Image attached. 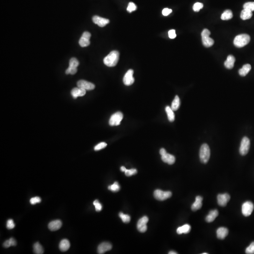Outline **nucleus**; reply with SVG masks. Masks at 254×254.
<instances>
[{
    "label": "nucleus",
    "mask_w": 254,
    "mask_h": 254,
    "mask_svg": "<svg viewBox=\"0 0 254 254\" xmlns=\"http://www.w3.org/2000/svg\"><path fill=\"white\" fill-rule=\"evenodd\" d=\"M232 17H233V14L231 10L227 9L224 11L223 14H222L221 19L223 20H228L232 19Z\"/></svg>",
    "instance_id": "obj_30"
},
{
    "label": "nucleus",
    "mask_w": 254,
    "mask_h": 254,
    "mask_svg": "<svg viewBox=\"0 0 254 254\" xmlns=\"http://www.w3.org/2000/svg\"><path fill=\"white\" fill-rule=\"evenodd\" d=\"M126 169V168L125 167H124V166H122V167H121V171H122V172L125 171Z\"/></svg>",
    "instance_id": "obj_48"
},
{
    "label": "nucleus",
    "mask_w": 254,
    "mask_h": 254,
    "mask_svg": "<svg viewBox=\"0 0 254 254\" xmlns=\"http://www.w3.org/2000/svg\"><path fill=\"white\" fill-rule=\"evenodd\" d=\"M172 12V10L171 9H169L168 8H165L163 9L162 13H163V15L165 16H167L168 15L171 14Z\"/></svg>",
    "instance_id": "obj_44"
},
{
    "label": "nucleus",
    "mask_w": 254,
    "mask_h": 254,
    "mask_svg": "<svg viewBox=\"0 0 254 254\" xmlns=\"http://www.w3.org/2000/svg\"><path fill=\"white\" fill-rule=\"evenodd\" d=\"M134 71L133 70L130 69L127 71L123 77V81L124 84L126 86H130L132 84L135 79L133 77Z\"/></svg>",
    "instance_id": "obj_11"
},
{
    "label": "nucleus",
    "mask_w": 254,
    "mask_h": 254,
    "mask_svg": "<svg viewBox=\"0 0 254 254\" xmlns=\"http://www.w3.org/2000/svg\"><path fill=\"white\" fill-rule=\"evenodd\" d=\"M229 231L227 228L224 227L219 228L217 231V235L218 239L224 240L228 235Z\"/></svg>",
    "instance_id": "obj_21"
},
{
    "label": "nucleus",
    "mask_w": 254,
    "mask_h": 254,
    "mask_svg": "<svg viewBox=\"0 0 254 254\" xmlns=\"http://www.w3.org/2000/svg\"><path fill=\"white\" fill-rule=\"evenodd\" d=\"M11 240V243H12V246H15L17 244L16 241L13 238H11L9 239Z\"/></svg>",
    "instance_id": "obj_46"
},
{
    "label": "nucleus",
    "mask_w": 254,
    "mask_h": 254,
    "mask_svg": "<svg viewBox=\"0 0 254 254\" xmlns=\"http://www.w3.org/2000/svg\"><path fill=\"white\" fill-rule=\"evenodd\" d=\"M254 204L251 201H246L242 206V213L245 217H248L252 214L254 209Z\"/></svg>",
    "instance_id": "obj_9"
},
{
    "label": "nucleus",
    "mask_w": 254,
    "mask_h": 254,
    "mask_svg": "<svg viewBox=\"0 0 254 254\" xmlns=\"http://www.w3.org/2000/svg\"><path fill=\"white\" fill-rule=\"evenodd\" d=\"M41 199L39 197H35L32 198L31 199L30 202L32 205H35L37 203H40L41 202Z\"/></svg>",
    "instance_id": "obj_42"
},
{
    "label": "nucleus",
    "mask_w": 254,
    "mask_h": 254,
    "mask_svg": "<svg viewBox=\"0 0 254 254\" xmlns=\"http://www.w3.org/2000/svg\"><path fill=\"white\" fill-rule=\"evenodd\" d=\"M218 216V211L217 209L209 211V214L206 217V221L208 223H211L215 220Z\"/></svg>",
    "instance_id": "obj_22"
},
{
    "label": "nucleus",
    "mask_w": 254,
    "mask_h": 254,
    "mask_svg": "<svg viewBox=\"0 0 254 254\" xmlns=\"http://www.w3.org/2000/svg\"><path fill=\"white\" fill-rule=\"evenodd\" d=\"M123 118V114L120 112L114 113L111 116L110 119H109V125L112 126L119 125Z\"/></svg>",
    "instance_id": "obj_8"
},
{
    "label": "nucleus",
    "mask_w": 254,
    "mask_h": 254,
    "mask_svg": "<svg viewBox=\"0 0 254 254\" xmlns=\"http://www.w3.org/2000/svg\"><path fill=\"white\" fill-rule=\"evenodd\" d=\"M210 34V32L207 29H204L201 33L202 43L203 45L207 48L210 47L214 43V41L213 39L209 37Z\"/></svg>",
    "instance_id": "obj_4"
},
{
    "label": "nucleus",
    "mask_w": 254,
    "mask_h": 254,
    "mask_svg": "<svg viewBox=\"0 0 254 254\" xmlns=\"http://www.w3.org/2000/svg\"><path fill=\"white\" fill-rule=\"evenodd\" d=\"M91 34L88 32H84L79 41V44L82 47H86L90 44L89 39L91 38Z\"/></svg>",
    "instance_id": "obj_12"
},
{
    "label": "nucleus",
    "mask_w": 254,
    "mask_h": 254,
    "mask_svg": "<svg viewBox=\"0 0 254 254\" xmlns=\"http://www.w3.org/2000/svg\"><path fill=\"white\" fill-rule=\"evenodd\" d=\"M3 246L5 248H8L10 247L11 246H12V243H11V240H6L4 242L3 244Z\"/></svg>",
    "instance_id": "obj_45"
},
{
    "label": "nucleus",
    "mask_w": 254,
    "mask_h": 254,
    "mask_svg": "<svg viewBox=\"0 0 254 254\" xmlns=\"http://www.w3.org/2000/svg\"><path fill=\"white\" fill-rule=\"evenodd\" d=\"M153 195L156 200L163 201L171 198L172 196V193L170 191H163L157 189L154 191Z\"/></svg>",
    "instance_id": "obj_5"
},
{
    "label": "nucleus",
    "mask_w": 254,
    "mask_h": 254,
    "mask_svg": "<svg viewBox=\"0 0 254 254\" xmlns=\"http://www.w3.org/2000/svg\"><path fill=\"white\" fill-rule=\"evenodd\" d=\"M167 153V152H166V150H165L164 148H161L160 149V153L161 156L163 155L164 154H165V153Z\"/></svg>",
    "instance_id": "obj_47"
},
{
    "label": "nucleus",
    "mask_w": 254,
    "mask_h": 254,
    "mask_svg": "<svg viewBox=\"0 0 254 254\" xmlns=\"http://www.w3.org/2000/svg\"><path fill=\"white\" fill-rule=\"evenodd\" d=\"M15 224H14L13 220L9 219L8 220L7 222V225H6L7 228L9 229V230H11V229H12L14 228L15 227Z\"/></svg>",
    "instance_id": "obj_40"
},
{
    "label": "nucleus",
    "mask_w": 254,
    "mask_h": 254,
    "mask_svg": "<svg viewBox=\"0 0 254 254\" xmlns=\"http://www.w3.org/2000/svg\"><path fill=\"white\" fill-rule=\"evenodd\" d=\"M112 248V245L110 243L104 242L99 245L98 248V253L99 254H104L105 252L110 250Z\"/></svg>",
    "instance_id": "obj_16"
},
{
    "label": "nucleus",
    "mask_w": 254,
    "mask_h": 254,
    "mask_svg": "<svg viewBox=\"0 0 254 254\" xmlns=\"http://www.w3.org/2000/svg\"><path fill=\"white\" fill-rule=\"evenodd\" d=\"M137 169L132 168L130 169H126L125 171V175L127 176H132L134 175L135 174H137Z\"/></svg>",
    "instance_id": "obj_37"
},
{
    "label": "nucleus",
    "mask_w": 254,
    "mask_h": 254,
    "mask_svg": "<svg viewBox=\"0 0 254 254\" xmlns=\"http://www.w3.org/2000/svg\"><path fill=\"white\" fill-rule=\"evenodd\" d=\"M250 41V35L247 34H241L236 36L233 41L235 46L242 48L248 44Z\"/></svg>",
    "instance_id": "obj_2"
},
{
    "label": "nucleus",
    "mask_w": 254,
    "mask_h": 254,
    "mask_svg": "<svg viewBox=\"0 0 254 254\" xmlns=\"http://www.w3.org/2000/svg\"><path fill=\"white\" fill-rule=\"evenodd\" d=\"M253 14L251 11L244 9L240 13V18L243 20L248 19L252 17Z\"/></svg>",
    "instance_id": "obj_26"
},
{
    "label": "nucleus",
    "mask_w": 254,
    "mask_h": 254,
    "mask_svg": "<svg viewBox=\"0 0 254 254\" xmlns=\"http://www.w3.org/2000/svg\"><path fill=\"white\" fill-rule=\"evenodd\" d=\"M251 66L250 64H246L243 66L242 68L239 70V74L241 76H245L250 71Z\"/></svg>",
    "instance_id": "obj_27"
},
{
    "label": "nucleus",
    "mask_w": 254,
    "mask_h": 254,
    "mask_svg": "<svg viewBox=\"0 0 254 254\" xmlns=\"http://www.w3.org/2000/svg\"><path fill=\"white\" fill-rule=\"evenodd\" d=\"M62 223L60 220H56L50 222L48 225V228L51 231H55L59 230L61 227Z\"/></svg>",
    "instance_id": "obj_20"
},
{
    "label": "nucleus",
    "mask_w": 254,
    "mask_h": 254,
    "mask_svg": "<svg viewBox=\"0 0 254 254\" xmlns=\"http://www.w3.org/2000/svg\"><path fill=\"white\" fill-rule=\"evenodd\" d=\"M94 205L95 206L96 210V211H100L102 210V205L99 202L98 200H95L93 202Z\"/></svg>",
    "instance_id": "obj_41"
},
{
    "label": "nucleus",
    "mask_w": 254,
    "mask_h": 254,
    "mask_svg": "<svg viewBox=\"0 0 254 254\" xmlns=\"http://www.w3.org/2000/svg\"><path fill=\"white\" fill-rule=\"evenodd\" d=\"M79 65L78 60L75 58H73L69 61V65L65 71L66 74H71L72 75L76 74L77 72V67Z\"/></svg>",
    "instance_id": "obj_7"
},
{
    "label": "nucleus",
    "mask_w": 254,
    "mask_h": 254,
    "mask_svg": "<svg viewBox=\"0 0 254 254\" xmlns=\"http://www.w3.org/2000/svg\"><path fill=\"white\" fill-rule=\"evenodd\" d=\"M34 252L35 254H42L44 253V250L42 245L39 242H36L33 246Z\"/></svg>",
    "instance_id": "obj_31"
},
{
    "label": "nucleus",
    "mask_w": 254,
    "mask_h": 254,
    "mask_svg": "<svg viewBox=\"0 0 254 254\" xmlns=\"http://www.w3.org/2000/svg\"><path fill=\"white\" fill-rule=\"evenodd\" d=\"M235 61V57L232 55H229L226 60L224 62V65L225 68L228 69H232L234 67Z\"/></svg>",
    "instance_id": "obj_23"
},
{
    "label": "nucleus",
    "mask_w": 254,
    "mask_h": 254,
    "mask_svg": "<svg viewBox=\"0 0 254 254\" xmlns=\"http://www.w3.org/2000/svg\"><path fill=\"white\" fill-rule=\"evenodd\" d=\"M148 217L146 216H144L138 220V222L137 223V229L139 232L144 233L147 231L148 227L146 224L148 223Z\"/></svg>",
    "instance_id": "obj_10"
},
{
    "label": "nucleus",
    "mask_w": 254,
    "mask_h": 254,
    "mask_svg": "<svg viewBox=\"0 0 254 254\" xmlns=\"http://www.w3.org/2000/svg\"><path fill=\"white\" fill-rule=\"evenodd\" d=\"M243 8L253 12L254 11V2H248L244 4Z\"/></svg>",
    "instance_id": "obj_34"
},
{
    "label": "nucleus",
    "mask_w": 254,
    "mask_h": 254,
    "mask_svg": "<svg viewBox=\"0 0 254 254\" xmlns=\"http://www.w3.org/2000/svg\"><path fill=\"white\" fill-rule=\"evenodd\" d=\"M168 254H177L178 253L177 252H175V251H169L168 252Z\"/></svg>",
    "instance_id": "obj_49"
},
{
    "label": "nucleus",
    "mask_w": 254,
    "mask_h": 254,
    "mask_svg": "<svg viewBox=\"0 0 254 254\" xmlns=\"http://www.w3.org/2000/svg\"><path fill=\"white\" fill-rule=\"evenodd\" d=\"M210 156V150L208 145L204 144L201 146L200 150V159L201 162L206 164L208 163Z\"/></svg>",
    "instance_id": "obj_3"
},
{
    "label": "nucleus",
    "mask_w": 254,
    "mask_h": 254,
    "mask_svg": "<svg viewBox=\"0 0 254 254\" xmlns=\"http://www.w3.org/2000/svg\"><path fill=\"white\" fill-rule=\"evenodd\" d=\"M180 106V99L178 96H176L174 100L172 102L171 108L174 111L178 110Z\"/></svg>",
    "instance_id": "obj_28"
},
{
    "label": "nucleus",
    "mask_w": 254,
    "mask_h": 254,
    "mask_svg": "<svg viewBox=\"0 0 254 254\" xmlns=\"http://www.w3.org/2000/svg\"><path fill=\"white\" fill-rule=\"evenodd\" d=\"M203 7V4L200 2H196L193 6V9L194 12H198Z\"/></svg>",
    "instance_id": "obj_38"
},
{
    "label": "nucleus",
    "mask_w": 254,
    "mask_h": 254,
    "mask_svg": "<svg viewBox=\"0 0 254 254\" xmlns=\"http://www.w3.org/2000/svg\"><path fill=\"white\" fill-rule=\"evenodd\" d=\"M250 143L249 138L247 137H244L241 140L240 148V153L241 155H245L248 153L250 150Z\"/></svg>",
    "instance_id": "obj_6"
},
{
    "label": "nucleus",
    "mask_w": 254,
    "mask_h": 254,
    "mask_svg": "<svg viewBox=\"0 0 254 254\" xmlns=\"http://www.w3.org/2000/svg\"><path fill=\"white\" fill-rule=\"evenodd\" d=\"M77 86L80 88L83 89L86 91H91L95 89V85L92 83L85 80H80L77 83Z\"/></svg>",
    "instance_id": "obj_14"
},
{
    "label": "nucleus",
    "mask_w": 254,
    "mask_h": 254,
    "mask_svg": "<svg viewBox=\"0 0 254 254\" xmlns=\"http://www.w3.org/2000/svg\"><path fill=\"white\" fill-rule=\"evenodd\" d=\"M119 216L124 223H128L130 222V217L129 215L124 214L123 213L121 212L119 213Z\"/></svg>",
    "instance_id": "obj_33"
},
{
    "label": "nucleus",
    "mask_w": 254,
    "mask_h": 254,
    "mask_svg": "<svg viewBox=\"0 0 254 254\" xmlns=\"http://www.w3.org/2000/svg\"><path fill=\"white\" fill-rule=\"evenodd\" d=\"M217 202L221 207L226 206L230 200V196L228 194H219L217 195Z\"/></svg>",
    "instance_id": "obj_13"
},
{
    "label": "nucleus",
    "mask_w": 254,
    "mask_h": 254,
    "mask_svg": "<svg viewBox=\"0 0 254 254\" xmlns=\"http://www.w3.org/2000/svg\"><path fill=\"white\" fill-rule=\"evenodd\" d=\"M106 143H105V142H101V143H99L95 146L94 150L95 151H99V150H101L102 149L106 148Z\"/></svg>",
    "instance_id": "obj_39"
},
{
    "label": "nucleus",
    "mask_w": 254,
    "mask_h": 254,
    "mask_svg": "<svg viewBox=\"0 0 254 254\" xmlns=\"http://www.w3.org/2000/svg\"><path fill=\"white\" fill-rule=\"evenodd\" d=\"M86 91L80 88H74L71 91V95L73 99H76L78 96H83L86 94Z\"/></svg>",
    "instance_id": "obj_17"
},
{
    "label": "nucleus",
    "mask_w": 254,
    "mask_h": 254,
    "mask_svg": "<svg viewBox=\"0 0 254 254\" xmlns=\"http://www.w3.org/2000/svg\"><path fill=\"white\" fill-rule=\"evenodd\" d=\"M136 9H137V6H136L135 4H134L133 2H130L129 3V5H128L127 10L128 12L131 13L132 12L136 11Z\"/></svg>",
    "instance_id": "obj_35"
},
{
    "label": "nucleus",
    "mask_w": 254,
    "mask_h": 254,
    "mask_svg": "<svg viewBox=\"0 0 254 254\" xmlns=\"http://www.w3.org/2000/svg\"><path fill=\"white\" fill-rule=\"evenodd\" d=\"M70 247V243L67 239H64L59 243V249L62 252H65L69 250Z\"/></svg>",
    "instance_id": "obj_24"
},
{
    "label": "nucleus",
    "mask_w": 254,
    "mask_h": 254,
    "mask_svg": "<svg viewBox=\"0 0 254 254\" xmlns=\"http://www.w3.org/2000/svg\"><path fill=\"white\" fill-rule=\"evenodd\" d=\"M92 20L94 23L98 24L99 27H105L110 22L108 19H104L103 17H100L98 16H94L92 17Z\"/></svg>",
    "instance_id": "obj_15"
},
{
    "label": "nucleus",
    "mask_w": 254,
    "mask_h": 254,
    "mask_svg": "<svg viewBox=\"0 0 254 254\" xmlns=\"http://www.w3.org/2000/svg\"><path fill=\"white\" fill-rule=\"evenodd\" d=\"M191 230V227L188 224H186L185 225L179 227L176 230V232L178 235H181L183 233L187 234L190 232Z\"/></svg>",
    "instance_id": "obj_25"
},
{
    "label": "nucleus",
    "mask_w": 254,
    "mask_h": 254,
    "mask_svg": "<svg viewBox=\"0 0 254 254\" xmlns=\"http://www.w3.org/2000/svg\"><path fill=\"white\" fill-rule=\"evenodd\" d=\"M245 252L247 254H254V241L252 242L248 247L247 248Z\"/></svg>",
    "instance_id": "obj_36"
},
{
    "label": "nucleus",
    "mask_w": 254,
    "mask_h": 254,
    "mask_svg": "<svg viewBox=\"0 0 254 254\" xmlns=\"http://www.w3.org/2000/svg\"><path fill=\"white\" fill-rule=\"evenodd\" d=\"M202 200H203V198L201 196H197L195 199V202H194L191 205V210L194 211H196L201 209L202 207Z\"/></svg>",
    "instance_id": "obj_18"
},
{
    "label": "nucleus",
    "mask_w": 254,
    "mask_h": 254,
    "mask_svg": "<svg viewBox=\"0 0 254 254\" xmlns=\"http://www.w3.org/2000/svg\"><path fill=\"white\" fill-rule=\"evenodd\" d=\"M119 56L118 51L113 50L104 58V63L108 67L115 66L118 62Z\"/></svg>",
    "instance_id": "obj_1"
},
{
    "label": "nucleus",
    "mask_w": 254,
    "mask_h": 254,
    "mask_svg": "<svg viewBox=\"0 0 254 254\" xmlns=\"http://www.w3.org/2000/svg\"><path fill=\"white\" fill-rule=\"evenodd\" d=\"M168 36H169V38L172 39L175 38L176 37V31L174 30V29L169 30L168 31Z\"/></svg>",
    "instance_id": "obj_43"
},
{
    "label": "nucleus",
    "mask_w": 254,
    "mask_h": 254,
    "mask_svg": "<svg viewBox=\"0 0 254 254\" xmlns=\"http://www.w3.org/2000/svg\"><path fill=\"white\" fill-rule=\"evenodd\" d=\"M161 160L164 163H167L169 165H172L176 161L175 157L167 153L161 156Z\"/></svg>",
    "instance_id": "obj_19"
},
{
    "label": "nucleus",
    "mask_w": 254,
    "mask_h": 254,
    "mask_svg": "<svg viewBox=\"0 0 254 254\" xmlns=\"http://www.w3.org/2000/svg\"><path fill=\"white\" fill-rule=\"evenodd\" d=\"M108 189L113 192H117L120 189V186L118 183L115 182L114 184L108 186Z\"/></svg>",
    "instance_id": "obj_32"
},
{
    "label": "nucleus",
    "mask_w": 254,
    "mask_h": 254,
    "mask_svg": "<svg viewBox=\"0 0 254 254\" xmlns=\"http://www.w3.org/2000/svg\"><path fill=\"white\" fill-rule=\"evenodd\" d=\"M166 113L167 114L169 122H173L175 120V114L174 111L171 109V107L167 106L165 108Z\"/></svg>",
    "instance_id": "obj_29"
},
{
    "label": "nucleus",
    "mask_w": 254,
    "mask_h": 254,
    "mask_svg": "<svg viewBox=\"0 0 254 254\" xmlns=\"http://www.w3.org/2000/svg\"><path fill=\"white\" fill-rule=\"evenodd\" d=\"M202 254H208V253H202Z\"/></svg>",
    "instance_id": "obj_50"
}]
</instances>
